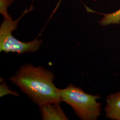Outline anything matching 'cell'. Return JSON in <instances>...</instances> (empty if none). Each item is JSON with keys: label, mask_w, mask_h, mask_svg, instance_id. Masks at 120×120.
Here are the masks:
<instances>
[{"label": "cell", "mask_w": 120, "mask_h": 120, "mask_svg": "<svg viewBox=\"0 0 120 120\" xmlns=\"http://www.w3.org/2000/svg\"><path fill=\"white\" fill-rule=\"evenodd\" d=\"M54 78L53 73L41 66L26 64L9 79L40 106L50 103L60 104L61 102L60 89L54 85Z\"/></svg>", "instance_id": "obj_1"}, {"label": "cell", "mask_w": 120, "mask_h": 120, "mask_svg": "<svg viewBox=\"0 0 120 120\" xmlns=\"http://www.w3.org/2000/svg\"><path fill=\"white\" fill-rule=\"evenodd\" d=\"M60 93L61 101L69 105L82 120H97L101 115V103L97 101L100 98L98 95L87 94L72 84L60 90Z\"/></svg>", "instance_id": "obj_2"}, {"label": "cell", "mask_w": 120, "mask_h": 120, "mask_svg": "<svg viewBox=\"0 0 120 120\" xmlns=\"http://www.w3.org/2000/svg\"><path fill=\"white\" fill-rule=\"evenodd\" d=\"M14 2V0H0V13L5 19L13 20L7 12V8Z\"/></svg>", "instance_id": "obj_7"}, {"label": "cell", "mask_w": 120, "mask_h": 120, "mask_svg": "<svg viewBox=\"0 0 120 120\" xmlns=\"http://www.w3.org/2000/svg\"><path fill=\"white\" fill-rule=\"evenodd\" d=\"M104 109L106 117L113 120H120V92L111 94L105 99Z\"/></svg>", "instance_id": "obj_5"}, {"label": "cell", "mask_w": 120, "mask_h": 120, "mask_svg": "<svg viewBox=\"0 0 120 120\" xmlns=\"http://www.w3.org/2000/svg\"><path fill=\"white\" fill-rule=\"evenodd\" d=\"M40 111L43 120H68L60 104L50 103L39 106Z\"/></svg>", "instance_id": "obj_4"}, {"label": "cell", "mask_w": 120, "mask_h": 120, "mask_svg": "<svg viewBox=\"0 0 120 120\" xmlns=\"http://www.w3.org/2000/svg\"><path fill=\"white\" fill-rule=\"evenodd\" d=\"M104 17L99 22V24L103 26L110 24H118L120 23V9L115 12L109 14H102Z\"/></svg>", "instance_id": "obj_6"}, {"label": "cell", "mask_w": 120, "mask_h": 120, "mask_svg": "<svg viewBox=\"0 0 120 120\" xmlns=\"http://www.w3.org/2000/svg\"><path fill=\"white\" fill-rule=\"evenodd\" d=\"M0 97H3L5 95L8 94L13 95L16 97L19 96L20 94L16 91L11 90L9 87L7 86L6 82L3 79L0 78Z\"/></svg>", "instance_id": "obj_8"}, {"label": "cell", "mask_w": 120, "mask_h": 120, "mask_svg": "<svg viewBox=\"0 0 120 120\" xmlns=\"http://www.w3.org/2000/svg\"><path fill=\"white\" fill-rule=\"evenodd\" d=\"M34 9L33 4L30 9L24 10L23 13L16 20L4 19L0 27V52L4 53L17 52L19 55L26 52H33L38 50L43 42L38 37L30 42H24L15 38L12 34L17 28L19 20L25 14Z\"/></svg>", "instance_id": "obj_3"}]
</instances>
